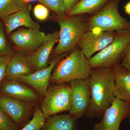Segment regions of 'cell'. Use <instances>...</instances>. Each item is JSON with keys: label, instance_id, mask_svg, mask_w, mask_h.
I'll return each mask as SVG.
<instances>
[{"label": "cell", "instance_id": "6da1fadb", "mask_svg": "<svg viewBox=\"0 0 130 130\" xmlns=\"http://www.w3.org/2000/svg\"><path fill=\"white\" fill-rule=\"evenodd\" d=\"M88 79L90 102L85 115L90 119L101 118L115 98L112 67L92 69Z\"/></svg>", "mask_w": 130, "mask_h": 130}, {"label": "cell", "instance_id": "7a4b0ae2", "mask_svg": "<svg viewBox=\"0 0 130 130\" xmlns=\"http://www.w3.org/2000/svg\"><path fill=\"white\" fill-rule=\"evenodd\" d=\"M91 69L87 59L81 49H74L69 55L61 59L53 70L50 84L68 83L76 79H87Z\"/></svg>", "mask_w": 130, "mask_h": 130}, {"label": "cell", "instance_id": "3957f363", "mask_svg": "<svg viewBox=\"0 0 130 130\" xmlns=\"http://www.w3.org/2000/svg\"><path fill=\"white\" fill-rule=\"evenodd\" d=\"M56 20L60 28L58 45L54 53L56 56L72 51L78 45L83 35L88 30L86 23L79 15L73 16H56Z\"/></svg>", "mask_w": 130, "mask_h": 130}, {"label": "cell", "instance_id": "277c9868", "mask_svg": "<svg viewBox=\"0 0 130 130\" xmlns=\"http://www.w3.org/2000/svg\"><path fill=\"white\" fill-rule=\"evenodd\" d=\"M130 44V32L121 30L111 43L89 59L91 69L112 67L124 57Z\"/></svg>", "mask_w": 130, "mask_h": 130}, {"label": "cell", "instance_id": "5b68a950", "mask_svg": "<svg viewBox=\"0 0 130 130\" xmlns=\"http://www.w3.org/2000/svg\"><path fill=\"white\" fill-rule=\"evenodd\" d=\"M41 103V109L46 119L61 112L70 111L72 91L68 83L54 84L48 86Z\"/></svg>", "mask_w": 130, "mask_h": 130}, {"label": "cell", "instance_id": "8992f818", "mask_svg": "<svg viewBox=\"0 0 130 130\" xmlns=\"http://www.w3.org/2000/svg\"><path fill=\"white\" fill-rule=\"evenodd\" d=\"M88 30L95 33L124 30L130 28V23L120 15L118 3L110 2L87 22Z\"/></svg>", "mask_w": 130, "mask_h": 130}, {"label": "cell", "instance_id": "52a82bcc", "mask_svg": "<svg viewBox=\"0 0 130 130\" xmlns=\"http://www.w3.org/2000/svg\"><path fill=\"white\" fill-rule=\"evenodd\" d=\"M58 31L46 35L40 30L27 28L11 32L9 37L19 51L35 52L53 37Z\"/></svg>", "mask_w": 130, "mask_h": 130}, {"label": "cell", "instance_id": "ba28073f", "mask_svg": "<svg viewBox=\"0 0 130 130\" xmlns=\"http://www.w3.org/2000/svg\"><path fill=\"white\" fill-rule=\"evenodd\" d=\"M102 117L100 122L94 125L92 130H120L121 122L130 118V102L115 98Z\"/></svg>", "mask_w": 130, "mask_h": 130}, {"label": "cell", "instance_id": "9c48e42d", "mask_svg": "<svg viewBox=\"0 0 130 130\" xmlns=\"http://www.w3.org/2000/svg\"><path fill=\"white\" fill-rule=\"evenodd\" d=\"M88 79H76L68 83L72 94V105L69 112L76 119L85 115L90 104V93Z\"/></svg>", "mask_w": 130, "mask_h": 130}, {"label": "cell", "instance_id": "30bf717a", "mask_svg": "<svg viewBox=\"0 0 130 130\" xmlns=\"http://www.w3.org/2000/svg\"><path fill=\"white\" fill-rule=\"evenodd\" d=\"M66 53L56 56L46 68L28 75L19 76L16 80L27 84L40 96L46 94L50 83L52 72L57 63L66 56Z\"/></svg>", "mask_w": 130, "mask_h": 130}, {"label": "cell", "instance_id": "8fae6325", "mask_svg": "<svg viewBox=\"0 0 130 130\" xmlns=\"http://www.w3.org/2000/svg\"><path fill=\"white\" fill-rule=\"evenodd\" d=\"M35 103L25 102L7 96H0L2 109L17 125L21 126L28 121Z\"/></svg>", "mask_w": 130, "mask_h": 130}, {"label": "cell", "instance_id": "7c38bea8", "mask_svg": "<svg viewBox=\"0 0 130 130\" xmlns=\"http://www.w3.org/2000/svg\"><path fill=\"white\" fill-rule=\"evenodd\" d=\"M116 35L114 31L95 33L88 30L82 36L78 45L89 59L96 52H99L111 43Z\"/></svg>", "mask_w": 130, "mask_h": 130}, {"label": "cell", "instance_id": "4fadbf2b", "mask_svg": "<svg viewBox=\"0 0 130 130\" xmlns=\"http://www.w3.org/2000/svg\"><path fill=\"white\" fill-rule=\"evenodd\" d=\"M2 95L28 102L36 103L41 96L31 87L17 80H7L1 89Z\"/></svg>", "mask_w": 130, "mask_h": 130}, {"label": "cell", "instance_id": "5bb4252c", "mask_svg": "<svg viewBox=\"0 0 130 130\" xmlns=\"http://www.w3.org/2000/svg\"><path fill=\"white\" fill-rule=\"evenodd\" d=\"M31 5L28 4L24 9L2 19L7 35H10L13 31L21 26L38 30L41 29L39 24L31 18Z\"/></svg>", "mask_w": 130, "mask_h": 130}, {"label": "cell", "instance_id": "9a60e30c", "mask_svg": "<svg viewBox=\"0 0 130 130\" xmlns=\"http://www.w3.org/2000/svg\"><path fill=\"white\" fill-rule=\"evenodd\" d=\"M115 98L130 102V70L119 63L112 67Z\"/></svg>", "mask_w": 130, "mask_h": 130}, {"label": "cell", "instance_id": "2e32d148", "mask_svg": "<svg viewBox=\"0 0 130 130\" xmlns=\"http://www.w3.org/2000/svg\"><path fill=\"white\" fill-rule=\"evenodd\" d=\"M59 31L56 35L42 46L30 54L26 55V58L35 71L46 68L48 66V59L54 46L58 41Z\"/></svg>", "mask_w": 130, "mask_h": 130}, {"label": "cell", "instance_id": "e0dca14e", "mask_svg": "<svg viewBox=\"0 0 130 130\" xmlns=\"http://www.w3.org/2000/svg\"><path fill=\"white\" fill-rule=\"evenodd\" d=\"M33 68L26 55L22 51L13 54L8 64L6 77L7 80H16L19 76L32 73Z\"/></svg>", "mask_w": 130, "mask_h": 130}, {"label": "cell", "instance_id": "ac0fdd59", "mask_svg": "<svg viewBox=\"0 0 130 130\" xmlns=\"http://www.w3.org/2000/svg\"><path fill=\"white\" fill-rule=\"evenodd\" d=\"M77 119L69 114L54 115L46 119L43 130H76Z\"/></svg>", "mask_w": 130, "mask_h": 130}, {"label": "cell", "instance_id": "d6986e66", "mask_svg": "<svg viewBox=\"0 0 130 130\" xmlns=\"http://www.w3.org/2000/svg\"><path fill=\"white\" fill-rule=\"evenodd\" d=\"M108 0H81L68 12V16H73L94 11Z\"/></svg>", "mask_w": 130, "mask_h": 130}, {"label": "cell", "instance_id": "ffe728a7", "mask_svg": "<svg viewBox=\"0 0 130 130\" xmlns=\"http://www.w3.org/2000/svg\"><path fill=\"white\" fill-rule=\"evenodd\" d=\"M28 5L23 0H0V19L19 11Z\"/></svg>", "mask_w": 130, "mask_h": 130}, {"label": "cell", "instance_id": "44dd1931", "mask_svg": "<svg viewBox=\"0 0 130 130\" xmlns=\"http://www.w3.org/2000/svg\"><path fill=\"white\" fill-rule=\"evenodd\" d=\"M46 119L41 108L36 107L32 119L22 129L18 130H40L43 127Z\"/></svg>", "mask_w": 130, "mask_h": 130}, {"label": "cell", "instance_id": "7402d4cb", "mask_svg": "<svg viewBox=\"0 0 130 130\" xmlns=\"http://www.w3.org/2000/svg\"><path fill=\"white\" fill-rule=\"evenodd\" d=\"M44 6L48 8L56 14V16H66V12L63 7L60 0H38Z\"/></svg>", "mask_w": 130, "mask_h": 130}, {"label": "cell", "instance_id": "603a6c76", "mask_svg": "<svg viewBox=\"0 0 130 130\" xmlns=\"http://www.w3.org/2000/svg\"><path fill=\"white\" fill-rule=\"evenodd\" d=\"M13 53L6 38L4 24L0 19V57Z\"/></svg>", "mask_w": 130, "mask_h": 130}, {"label": "cell", "instance_id": "cb8c5ba5", "mask_svg": "<svg viewBox=\"0 0 130 130\" xmlns=\"http://www.w3.org/2000/svg\"><path fill=\"white\" fill-rule=\"evenodd\" d=\"M17 125L0 106V130H18Z\"/></svg>", "mask_w": 130, "mask_h": 130}, {"label": "cell", "instance_id": "d4e9b609", "mask_svg": "<svg viewBox=\"0 0 130 130\" xmlns=\"http://www.w3.org/2000/svg\"><path fill=\"white\" fill-rule=\"evenodd\" d=\"M33 13L36 18L40 21L46 20L50 15L48 9L44 5L40 4L35 6Z\"/></svg>", "mask_w": 130, "mask_h": 130}, {"label": "cell", "instance_id": "484cf974", "mask_svg": "<svg viewBox=\"0 0 130 130\" xmlns=\"http://www.w3.org/2000/svg\"><path fill=\"white\" fill-rule=\"evenodd\" d=\"M14 53L0 57V83L6 76L8 64Z\"/></svg>", "mask_w": 130, "mask_h": 130}, {"label": "cell", "instance_id": "4316f807", "mask_svg": "<svg viewBox=\"0 0 130 130\" xmlns=\"http://www.w3.org/2000/svg\"><path fill=\"white\" fill-rule=\"evenodd\" d=\"M121 64L130 70V44L126 51Z\"/></svg>", "mask_w": 130, "mask_h": 130}, {"label": "cell", "instance_id": "83f0119b", "mask_svg": "<svg viewBox=\"0 0 130 130\" xmlns=\"http://www.w3.org/2000/svg\"><path fill=\"white\" fill-rule=\"evenodd\" d=\"M61 4L66 12L69 11L77 4V0H60Z\"/></svg>", "mask_w": 130, "mask_h": 130}, {"label": "cell", "instance_id": "f1b7e54d", "mask_svg": "<svg viewBox=\"0 0 130 130\" xmlns=\"http://www.w3.org/2000/svg\"><path fill=\"white\" fill-rule=\"evenodd\" d=\"M124 8L126 13L127 14H130V2L125 5Z\"/></svg>", "mask_w": 130, "mask_h": 130}, {"label": "cell", "instance_id": "f546056e", "mask_svg": "<svg viewBox=\"0 0 130 130\" xmlns=\"http://www.w3.org/2000/svg\"><path fill=\"white\" fill-rule=\"evenodd\" d=\"M23 1L26 3L28 4V2H32L35 1H37V0H23Z\"/></svg>", "mask_w": 130, "mask_h": 130}, {"label": "cell", "instance_id": "4dcf8cb0", "mask_svg": "<svg viewBox=\"0 0 130 130\" xmlns=\"http://www.w3.org/2000/svg\"><path fill=\"white\" fill-rule=\"evenodd\" d=\"M129 119V122L130 123V118H129V119Z\"/></svg>", "mask_w": 130, "mask_h": 130}, {"label": "cell", "instance_id": "1f68e13d", "mask_svg": "<svg viewBox=\"0 0 130 130\" xmlns=\"http://www.w3.org/2000/svg\"></svg>", "mask_w": 130, "mask_h": 130}]
</instances>
